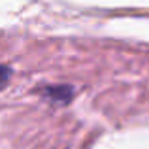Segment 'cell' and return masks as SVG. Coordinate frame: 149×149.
I'll list each match as a JSON object with an SVG mask.
<instances>
[{"label": "cell", "instance_id": "obj_2", "mask_svg": "<svg viewBox=\"0 0 149 149\" xmlns=\"http://www.w3.org/2000/svg\"><path fill=\"white\" fill-rule=\"evenodd\" d=\"M10 76H11V70L8 68V66H2V64H0V89H2L4 85L8 83Z\"/></svg>", "mask_w": 149, "mask_h": 149}, {"label": "cell", "instance_id": "obj_1", "mask_svg": "<svg viewBox=\"0 0 149 149\" xmlns=\"http://www.w3.org/2000/svg\"><path fill=\"white\" fill-rule=\"evenodd\" d=\"M72 89H64V87H55V89H47L45 95L51 96V98H57L58 102H68L72 98V95H62V93H70Z\"/></svg>", "mask_w": 149, "mask_h": 149}]
</instances>
